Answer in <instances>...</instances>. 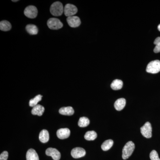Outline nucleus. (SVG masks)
<instances>
[{"instance_id": "9d476101", "label": "nucleus", "mask_w": 160, "mask_h": 160, "mask_svg": "<svg viewBox=\"0 0 160 160\" xmlns=\"http://www.w3.org/2000/svg\"><path fill=\"white\" fill-rule=\"evenodd\" d=\"M67 22L68 25L72 28H76L81 25V20L77 16H71L67 18Z\"/></svg>"}, {"instance_id": "4468645a", "label": "nucleus", "mask_w": 160, "mask_h": 160, "mask_svg": "<svg viewBox=\"0 0 160 160\" xmlns=\"http://www.w3.org/2000/svg\"><path fill=\"white\" fill-rule=\"evenodd\" d=\"M44 111H45V108L41 105H38L33 107L32 109L31 112L32 114L34 115L41 116L42 115Z\"/></svg>"}, {"instance_id": "6e6552de", "label": "nucleus", "mask_w": 160, "mask_h": 160, "mask_svg": "<svg viewBox=\"0 0 160 160\" xmlns=\"http://www.w3.org/2000/svg\"><path fill=\"white\" fill-rule=\"evenodd\" d=\"M46 155L51 157L54 160H59L61 155L58 150L55 148H49L46 150Z\"/></svg>"}, {"instance_id": "6ab92c4d", "label": "nucleus", "mask_w": 160, "mask_h": 160, "mask_svg": "<svg viewBox=\"0 0 160 160\" xmlns=\"http://www.w3.org/2000/svg\"><path fill=\"white\" fill-rule=\"evenodd\" d=\"M26 31L31 35H36L38 33V29L37 27L34 25L29 24L26 26Z\"/></svg>"}, {"instance_id": "f8f14e48", "label": "nucleus", "mask_w": 160, "mask_h": 160, "mask_svg": "<svg viewBox=\"0 0 160 160\" xmlns=\"http://www.w3.org/2000/svg\"><path fill=\"white\" fill-rule=\"evenodd\" d=\"M26 160H39L38 155L34 149H30L26 153Z\"/></svg>"}, {"instance_id": "4be33fe9", "label": "nucleus", "mask_w": 160, "mask_h": 160, "mask_svg": "<svg viewBox=\"0 0 160 160\" xmlns=\"http://www.w3.org/2000/svg\"><path fill=\"white\" fill-rule=\"evenodd\" d=\"M42 96L41 95H38L33 98L32 99L29 101V105L30 107H34L38 105V103L42 99Z\"/></svg>"}, {"instance_id": "f257e3e1", "label": "nucleus", "mask_w": 160, "mask_h": 160, "mask_svg": "<svg viewBox=\"0 0 160 160\" xmlns=\"http://www.w3.org/2000/svg\"><path fill=\"white\" fill-rule=\"evenodd\" d=\"M64 8L62 4L59 2L53 3L50 8V12L54 16H60L64 12Z\"/></svg>"}, {"instance_id": "f03ea898", "label": "nucleus", "mask_w": 160, "mask_h": 160, "mask_svg": "<svg viewBox=\"0 0 160 160\" xmlns=\"http://www.w3.org/2000/svg\"><path fill=\"white\" fill-rule=\"evenodd\" d=\"M135 145L132 141L128 142L124 146L122 150V157L123 159L126 160L131 156L134 151Z\"/></svg>"}, {"instance_id": "9b49d317", "label": "nucleus", "mask_w": 160, "mask_h": 160, "mask_svg": "<svg viewBox=\"0 0 160 160\" xmlns=\"http://www.w3.org/2000/svg\"><path fill=\"white\" fill-rule=\"evenodd\" d=\"M70 134V130L68 128H62L57 132L58 137L61 139H65L69 137Z\"/></svg>"}, {"instance_id": "dca6fc26", "label": "nucleus", "mask_w": 160, "mask_h": 160, "mask_svg": "<svg viewBox=\"0 0 160 160\" xmlns=\"http://www.w3.org/2000/svg\"><path fill=\"white\" fill-rule=\"evenodd\" d=\"M49 132L46 129H43L40 132L39 138L42 142H47L49 141Z\"/></svg>"}, {"instance_id": "a211bd4d", "label": "nucleus", "mask_w": 160, "mask_h": 160, "mask_svg": "<svg viewBox=\"0 0 160 160\" xmlns=\"http://www.w3.org/2000/svg\"><path fill=\"white\" fill-rule=\"evenodd\" d=\"M12 26L11 24L8 21H1L0 22V29L3 31H8L11 29Z\"/></svg>"}, {"instance_id": "2eb2a0df", "label": "nucleus", "mask_w": 160, "mask_h": 160, "mask_svg": "<svg viewBox=\"0 0 160 160\" xmlns=\"http://www.w3.org/2000/svg\"><path fill=\"white\" fill-rule=\"evenodd\" d=\"M60 114L63 115L71 116L74 114V110L71 106L61 108L59 110Z\"/></svg>"}, {"instance_id": "ddd939ff", "label": "nucleus", "mask_w": 160, "mask_h": 160, "mask_svg": "<svg viewBox=\"0 0 160 160\" xmlns=\"http://www.w3.org/2000/svg\"><path fill=\"white\" fill-rule=\"evenodd\" d=\"M126 100L125 98H121L116 101L114 103V107L118 111L122 110L126 106Z\"/></svg>"}, {"instance_id": "423d86ee", "label": "nucleus", "mask_w": 160, "mask_h": 160, "mask_svg": "<svg viewBox=\"0 0 160 160\" xmlns=\"http://www.w3.org/2000/svg\"><path fill=\"white\" fill-rule=\"evenodd\" d=\"M38 13L37 8L33 6H28L24 10V14L29 18H35L37 16Z\"/></svg>"}, {"instance_id": "f3484780", "label": "nucleus", "mask_w": 160, "mask_h": 160, "mask_svg": "<svg viewBox=\"0 0 160 160\" xmlns=\"http://www.w3.org/2000/svg\"><path fill=\"white\" fill-rule=\"evenodd\" d=\"M123 85V83L122 80L116 79L111 83V87L113 90H119L122 88Z\"/></svg>"}, {"instance_id": "a878e982", "label": "nucleus", "mask_w": 160, "mask_h": 160, "mask_svg": "<svg viewBox=\"0 0 160 160\" xmlns=\"http://www.w3.org/2000/svg\"><path fill=\"white\" fill-rule=\"evenodd\" d=\"M8 152H3L0 155V160H7L8 158Z\"/></svg>"}, {"instance_id": "aec40b11", "label": "nucleus", "mask_w": 160, "mask_h": 160, "mask_svg": "<svg viewBox=\"0 0 160 160\" xmlns=\"http://www.w3.org/2000/svg\"><path fill=\"white\" fill-rule=\"evenodd\" d=\"M113 144V141L112 140H106L102 144L101 147H102V149L104 151H107L112 147Z\"/></svg>"}, {"instance_id": "b1692460", "label": "nucleus", "mask_w": 160, "mask_h": 160, "mask_svg": "<svg viewBox=\"0 0 160 160\" xmlns=\"http://www.w3.org/2000/svg\"><path fill=\"white\" fill-rule=\"evenodd\" d=\"M154 44L156 46L153 50L155 53L160 52V37H158L155 40Z\"/></svg>"}, {"instance_id": "393cba45", "label": "nucleus", "mask_w": 160, "mask_h": 160, "mask_svg": "<svg viewBox=\"0 0 160 160\" xmlns=\"http://www.w3.org/2000/svg\"><path fill=\"white\" fill-rule=\"evenodd\" d=\"M149 157L151 160H160L157 152L156 150H153L151 151L149 155Z\"/></svg>"}, {"instance_id": "cd10ccee", "label": "nucleus", "mask_w": 160, "mask_h": 160, "mask_svg": "<svg viewBox=\"0 0 160 160\" xmlns=\"http://www.w3.org/2000/svg\"><path fill=\"white\" fill-rule=\"evenodd\" d=\"M12 1L13 2H18V1H13H13Z\"/></svg>"}, {"instance_id": "0eeeda50", "label": "nucleus", "mask_w": 160, "mask_h": 160, "mask_svg": "<svg viewBox=\"0 0 160 160\" xmlns=\"http://www.w3.org/2000/svg\"><path fill=\"white\" fill-rule=\"evenodd\" d=\"M78 12V9L74 5L68 4L64 7V13L66 16H73Z\"/></svg>"}, {"instance_id": "1a4fd4ad", "label": "nucleus", "mask_w": 160, "mask_h": 160, "mask_svg": "<svg viewBox=\"0 0 160 160\" xmlns=\"http://www.w3.org/2000/svg\"><path fill=\"white\" fill-rule=\"evenodd\" d=\"M86 152L85 149L81 147H76L72 150L71 154L74 158H79L85 156Z\"/></svg>"}, {"instance_id": "20e7f679", "label": "nucleus", "mask_w": 160, "mask_h": 160, "mask_svg": "<svg viewBox=\"0 0 160 160\" xmlns=\"http://www.w3.org/2000/svg\"><path fill=\"white\" fill-rule=\"evenodd\" d=\"M47 26L50 29L57 30L62 28L63 25L62 23L58 19L51 18L48 20Z\"/></svg>"}, {"instance_id": "5701e85b", "label": "nucleus", "mask_w": 160, "mask_h": 160, "mask_svg": "<svg viewBox=\"0 0 160 160\" xmlns=\"http://www.w3.org/2000/svg\"><path fill=\"white\" fill-rule=\"evenodd\" d=\"M90 121L89 119L86 117L80 118L78 122V125L81 127H85L89 126Z\"/></svg>"}, {"instance_id": "7ed1b4c3", "label": "nucleus", "mask_w": 160, "mask_h": 160, "mask_svg": "<svg viewBox=\"0 0 160 160\" xmlns=\"http://www.w3.org/2000/svg\"><path fill=\"white\" fill-rule=\"evenodd\" d=\"M146 71L150 73H157L160 71V61L155 60L150 62L147 65Z\"/></svg>"}, {"instance_id": "39448f33", "label": "nucleus", "mask_w": 160, "mask_h": 160, "mask_svg": "<svg viewBox=\"0 0 160 160\" xmlns=\"http://www.w3.org/2000/svg\"><path fill=\"white\" fill-rule=\"evenodd\" d=\"M152 128L151 124L149 122H147L144 126L141 128V132L144 137L147 138H150L152 136Z\"/></svg>"}, {"instance_id": "412c9836", "label": "nucleus", "mask_w": 160, "mask_h": 160, "mask_svg": "<svg viewBox=\"0 0 160 160\" xmlns=\"http://www.w3.org/2000/svg\"><path fill=\"white\" fill-rule=\"evenodd\" d=\"M97 137L96 132L94 131H89L87 132L85 135L84 138L88 141H93Z\"/></svg>"}, {"instance_id": "bb28decb", "label": "nucleus", "mask_w": 160, "mask_h": 160, "mask_svg": "<svg viewBox=\"0 0 160 160\" xmlns=\"http://www.w3.org/2000/svg\"><path fill=\"white\" fill-rule=\"evenodd\" d=\"M158 29L159 31H160V24L158 26Z\"/></svg>"}]
</instances>
